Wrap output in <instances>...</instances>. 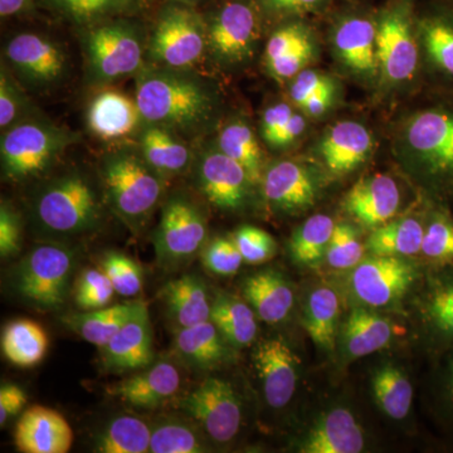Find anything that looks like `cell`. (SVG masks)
Masks as SVG:
<instances>
[{"instance_id": "1", "label": "cell", "mask_w": 453, "mask_h": 453, "mask_svg": "<svg viewBox=\"0 0 453 453\" xmlns=\"http://www.w3.org/2000/svg\"><path fill=\"white\" fill-rule=\"evenodd\" d=\"M136 104L146 124L196 139L210 129L219 109V92L193 68L151 65L136 79Z\"/></svg>"}, {"instance_id": "2", "label": "cell", "mask_w": 453, "mask_h": 453, "mask_svg": "<svg viewBox=\"0 0 453 453\" xmlns=\"http://www.w3.org/2000/svg\"><path fill=\"white\" fill-rule=\"evenodd\" d=\"M104 195L113 213L134 231L148 223L163 195L164 177L139 151L119 149L100 164Z\"/></svg>"}, {"instance_id": "3", "label": "cell", "mask_w": 453, "mask_h": 453, "mask_svg": "<svg viewBox=\"0 0 453 453\" xmlns=\"http://www.w3.org/2000/svg\"><path fill=\"white\" fill-rule=\"evenodd\" d=\"M33 219L46 234L73 237L88 234L100 225L103 210L91 183L68 173L42 188L32 205Z\"/></svg>"}, {"instance_id": "4", "label": "cell", "mask_w": 453, "mask_h": 453, "mask_svg": "<svg viewBox=\"0 0 453 453\" xmlns=\"http://www.w3.org/2000/svg\"><path fill=\"white\" fill-rule=\"evenodd\" d=\"M405 142L434 195H453V97L414 113L405 127Z\"/></svg>"}, {"instance_id": "5", "label": "cell", "mask_w": 453, "mask_h": 453, "mask_svg": "<svg viewBox=\"0 0 453 453\" xmlns=\"http://www.w3.org/2000/svg\"><path fill=\"white\" fill-rule=\"evenodd\" d=\"M81 46L89 85H106L144 68V37L138 26L127 20L109 19L85 27Z\"/></svg>"}, {"instance_id": "6", "label": "cell", "mask_w": 453, "mask_h": 453, "mask_svg": "<svg viewBox=\"0 0 453 453\" xmlns=\"http://www.w3.org/2000/svg\"><path fill=\"white\" fill-rule=\"evenodd\" d=\"M74 265L76 256L65 244H40L14 268L12 288L35 309H61L70 294Z\"/></svg>"}, {"instance_id": "7", "label": "cell", "mask_w": 453, "mask_h": 453, "mask_svg": "<svg viewBox=\"0 0 453 453\" xmlns=\"http://www.w3.org/2000/svg\"><path fill=\"white\" fill-rule=\"evenodd\" d=\"M76 140L73 133L50 122H17L3 133L0 140L3 177L11 181L37 177Z\"/></svg>"}, {"instance_id": "8", "label": "cell", "mask_w": 453, "mask_h": 453, "mask_svg": "<svg viewBox=\"0 0 453 453\" xmlns=\"http://www.w3.org/2000/svg\"><path fill=\"white\" fill-rule=\"evenodd\" d=\"M207 50V23L186 3H173L160 12L146 46L151 64L193 68Z\"/></svg>"}, {"instance_id": "9", "label": "cell", "mask_w": 453, "mask_h": 453, "mask_svg": "<svg viewBox=\"0 0 453 453\" xmlns=\"http://www.w3.org/2000/svg\"><path fill=\"white\" fill-rule=\"evenodd\" d=\"M208 226L202 211L186 196H170L154 234L157 262L164 268H178L202 251Z\"/></svg>"}, {"instance_id": "10", "label": "cell", "mask_w": 453, "mask_h": 453, "mask_svg": "<svg viewBox=\"0 0 453 453\" xmlns=\"http://www.w3.org/2000/svg\"><path fill=\"white\" fill-rule=\"evenodd\" d=\"M377 56L380 73L388 83L413 79L418 68L419 37L410 0H399L378 18Z\"/></svg>"}, {"instance_id": "11", "label": "cell", "mask_w": 453, "mask_h": 453, "mask_svg": "<svg viewBox=\"0 0 453 453\" xmlns=\"http://www.w3.org/2000/svg\"><path fill=\"white\" fill-rule=\"evenodd\" d=\"M188 414L217 443H228L240 432L242 402L229 381L210 377L179 402Z\"/></svg>"}, {"instance_id": "12", "label": "cell", "mask_w": 453, "mask_h": 453, "mask_svg": "<svg viewBox=\"0 0 453 453\" xmlns=\"http://www.w3.org/2000/svg\"><path fill=\"white\" fill-rule=\"evenodd\" d=\"M419 277L416 265L404 257L372 255L351 271L350 288L363 305L388 308L403 299Z\"/></svg>"}, {"instance_id": "13", "label": "cell", "mask_w": 453, "mask_h": 453, "mask_svg": "<svg viewBox=\"0 0 453 453\" xmlns=\"http://www.w3.org/2000/svg\"><path fill=\"white\" fill-rule=\"evenodd\" d=\"M205 23L207 50L219 64H242L251 57L258 35V19L250 3H226Z\"/></svg>"}, {"instance_id": "14", "label": "cell", "mask_w": 453, "mask_h": 453, "mask_svg": "<svg viewBox=\"0 0 453 453\" xmlns=\"http://www.w3.org/2000/svg\"><path fill=\"white\" fill-rule=\"evenodd\" d=\"M417 316L434 359L453 349V265L431 268L417 300Z\"/></svg>"}, {"instance_id": "15", "label": "cell", "mask_w": 453, "mask_h": 453, "mask_svg": "<svg viewBox=\"0 0 453 453\" xmlns=\"http://www.w3.org/2000/svg\"><path fill=\"white\" fill-rule=\"evenodd\" d=\"M196 186L202 195L220 211H238L246 205L252 179L241 164L217 149L202 154L196 164Z\"/></svg>"}, {"instance_id": "16", "label": "cell", "mask_w": 453, "mask_h": 453, "mask_svg": "<svg viewBox=\"0 0 453 453\" xmlns=\"http://www.w3.org/2000/svg\"><path fill=\"white\" fill-rule=\"evenodd\" d=\"M4 56L9 65L33 85H52L64 77V50L43 35L35 33L14 35L5 47Z\"/></svg>"}, {"instance_id": "17", "label": "cell", "mask_w": 453, "mask_h": 453, "mask_svg": "<svg viewBox=\"0 0 453 453\" xmlns=\"http://www.w3.org/2000/svg\"><path fill=\"white\" fill-rule=\"evenodd\" d=\"M253 363L265 398L275 410L290 403L299 381L300 360L281 338L264 340L253 351Z\"/></svg>"}, {"instance_id": "18", "label": "cell", "mask_w": 453, "mask_h": 453, "mask_svg": "<svg viewBox=\"0 0 453 453\" xmlns=\"http://www.w3.org/2000/svg\"><path fill=\"white\" fill-rule=\"evenodd\" d=\"M101 350L107 372L122 374L142 371L153 365V330L146 303Z\"/></svg>"}, {"instance_id": "19", "label": "cell", "mask_w": 453, "mask_h": 453, "mask_svg": "<svg viewBox=\"0 0 453 453\" xmlns=\"http://www.w3.org/2000/svg\"><path fill=\"white\" fill-rule=\"evenodd\" d=\"M262 189L268 204L285 213H300L315 204L318 184L303 164L281 160L273 164L262 178Z\"/></svg>"}, {"instance_id": "20", "label": "cell", "mask_w": 453, "mask_h": 453, "mask_svg": "<svg viewBox=\"0 0 453 453\" xmlns=\"http://www.w3.org/2000/svg\"><path fill=\"white\" fill-rule=\"evenodd\" d=\"M180 388V374L169 362H157L138 374L107 387V395L138 410L162 407Z\"/></svg>"}, {"instance_id": "21", "label": "cell", "mask_w": 453, "mask_h": 453, "mask_svg": "<svg viewBox=\"0 0 453 453\" xmlns=\"http://www.w3.org/2000/svg\"><path fill=\"white\" fill-rule=\"evenodd\" d=\"M70 423L55 410L33 405L17 423L14 443L25 453H67L73 443Z\"/></svg>"}, {"instance_id": "22", "label": "cell", "mask_w": 453, "mask_h": 453, "mask_svg": "<svg viewBox=\"0 0 453 453\" xmlns=\"http://www.w3.org/2000/svg\"><path fill=\"white\" fill-rule=\"evenodd\" d=\"M401 207V192L388 175L360 179L344 199L345 211L365 228L375 229L395 219Z\"/></svg>"}, {"instance_id": "23", "label": "cell", "mask_w": 453, "mask_h": 453, "mask_svg": "<svg viewBox=\"0 0 453 453\" xmlns=\"http://www.w3.org/2000/svg\"><path fill=\"white\" fill-rule=\"evenodd\" d=\"M365 437L356 417L344 407L334 408L319 419L303 437L300 452L359 453Z\"/></svg>"}, {"instance_id": "24", "label": "cell", "mask_w": 453, "mask_h": 453, "mask_svg": "<svg viewBox=\"0 0 453 453\" xmlns=\"http://www.w3.org/2000/svg\"><path fill=\"white\" fill-rule=\"evenodd\" d=\"M374 142L371 131L357 121L336 122L320 142L325 165L335 174L353 172L371 157Z\"/></svg>"}, {"instance_id": "25", "label": "cell", "mask_w": 453, "mask_h": 453, "mask_svg": "<svg viewBox=\"0 0 453 453\" xmlns=\"http://www.w3.org/2000/svg\"><path fill=\"white\" fill-rule=\"evenodd\" d=\"M89 130L105 140L125 138L144 120L136 101L116 89H104L92 98L88 109Z\"/></svg>"}, {"instance_id": "26", "label": "cell", "mask_w": 453, "mask_h": 453, "mask_svg": "<svg viewBox=\"0 0 453 453\" xmlns=\"http://www.w3.org/2000/svg\"><path fill=\"white\" fill-rule=\"evenodd\" d=\"M334 47L342 64L365 76L380 70L377 56V25L368 18H345L334 32Z\"/></svg>"}, {"instance_id": "27", "label": "cell", "mask_w": 453, "mask_h": 453, "mask_svg": "<svg viewBox=\"0 0 453 453\" xmlns=\"http://www.w3.org/2000/svg\"><path fill=\"white\" fill-rule=\"evenodd\" d=\"M417 31L429 65L453 88V0L421 18Z\"/></svg>"}, {"instance_id": "28", "label": "cell", "mask_w": 453, "mask_h": 453, "mask_svg": "<svg viewBox=\"0 0 453 453\" xmlns=\"http://www.w3.org/2000/svg\"><path fill=\"white\" fill-rule=\"evenodd\" d=\"M242 292L256 315L267 324L281 323L294 308L291 283L276 270L259 271L247 277Z\"/></svg>"}, {"instance_id": "29", "label": "cell", "mask_w": 453, "mask_h": 453, "mask_svg": "<svg viewBox=\"0 0 453 453\" xmlns=\"http://www.w3.org/2000/svg\"><path fill=\"white\" fill-rule=\"evenodd\" d=\"M175 350L187 365L201 371L219 368L234 357V348L211 320L179 329Z\"/></svg>"}, {"instance_id": "30", "label": "cell", "mask_w": 453, "mask_h": 453, "mask_svg": "<svg viewBox=\"0 0 453 453\" xmlns=\"http://www.w3.org/2000/svg\"><path fill=\"white\" fill-rule=\"evenodd\" d=\"M162 297L169 318L179 329L211 320V301L204 281L184 275L164 286Z\"/></svg>"}, {"instance_id": "31", "label": "cell", "mask_w": 453, "mask_h": 453, "mask_svg": "<svg viewBox=\"0 0 453 453\" xmlns=\"http://www.w3.org/2000/svg\"><path fill=\"white\" fill-rule=\"evenodd\" d=\"M395 336L392 321L365 308H357L348 316L342 330V345L348 357L371 356L388 347Z\"/></svg>"}, {"instance_id": "32", "label": "cell", "mask_w": 453, "mask_h": 453, "mask_svg": "<svg viewBox=\"0 0 453 453\" xmlns=\"http://www.w3.org/2000/svg\"><path fill=\"white\" fill-rule=\"evenodd\" d=\"M139 150L163 177L187 172L193 160L186 139L159 125L146 124L140 133Z\"/></svg>"}, {"instance_id": "33", "label": "cell", "mask_w": 453, "mask_h": 453, "mask_svg": "<svg viewBox=\"0 0 453 453\" xmlns=\"http://www.w3.org/2000/svg\"><path fill=\"white\" fill-rule=\"evenodd\" d=\"M144 303L142 300H131L92 311L68 315L65 323L68 329L79 334L86 342L104 348Z\"/></svg>"}, {"instance_id": "34", "label": "cell", "mask_w": 453, "mask_h": 453, "mask_svg": "<svg viewBox=\"0 0 453 453\" xmlns=\"http://www.w3.org/2000/svg\"><path fill=\"white\" fill-rule=\"evenodd\" d=\"M211 321L234 349L250 347L257 336L255 310L226 292L211 301Z\"/></svg>"}, {"instance_id": "35", "label": "cell", "mask_w": 453, "mask_h": 453, "mask_svg": "<svg viewBox=\"0 0 453 453\" xmlns=\"http://www.w3.org/2000/svg\"><path fill=\"white\" fill-rule=\"evenodd\" d=\"M340 316L338 294L329 286L314 288L303 305V326L316 347L332 353L336 345Z\"/></svg>"}, {"instance_id": "36", "label": "cell", "mask_w": 453, "mask_h": 453, "mask_svg": "<svg viewBox=\"0 0 453 453\" xmlns=\"http://www.w3.org/2000/svg\"><path fill=\"white\" fill-rule=\"evenodd\" d=\"M49 345L46 330L28 319L12 321L3 330V354L12 365L19 368H32L41 363Z\"/></svg>"}, {"instance_id": "37", "label": "cell", "mask_w": 453, "mask_h": 453, "mask_svg": "<svg viewBox=\"0 0 453 453\" xmlns=\"http://www.w3.org/2000/svg\"><path fill=\"white\" fill-rule=\"evenodd\" d=\"M425 222L418 219H392L372 229L365 249L371 255L410 257L421 253Z\"/></svg>"}, {"instance_id": "38", "label": "cell", "mask_w": 453, "mask_h": 453, "mask_svg": "<svg viewBox=\"0 0 453 453\" xmlns=\"http://www.w3.org/2000/svg\"><path fill=\"white\" fill-rule=\"evenodd\" d=\"M372 396L381 412L401 421L413 403V386L403 369L392 363L378 366L372 378Z\"/></svg>"}, {"instance_id": "39", "label": "cell", "mask_w": 453, "mask_h": 453, "mask_svg": "<svg viewBox=\"0 0 453 453\" xmlns=\"http://www.w3.org/2000/svg\"><path fill=\"white\" fill-rule=\"evenodd\" d=\"M151 427L135 416L122 414L113 418L95 440L100 453H145L150 449Z\"/></svg>"}, {"instance_id": "40", "label": "cell", "mask_w": 453, "mask_h": 453, "mask_svg": "<svg viewBox=\"0 0 453 453\" xmlns=\"http://www.w3.org/2000/svg\"><path fill=\"white\" fill-rule=\"evenodd\" d=\"M335 223L326 214H315L294 232L290 240V253L295 264L312 267L326 256L327 247Z\"/></svg>"}, {"instance_id": "41", "label": "cell", "mask_w": 453, "mask_h": 453, "mask_svg": "<svg viewBox=\"0 0 453 453\" xmlns=\"http://www.w3.org/2000/svg\"><path fill=\"white\" fill-rule=\"evenodd\" d=\"M219 149L226 157L241 164L253 183L261 179L264 155L255 133L247 122L234 120L225 125L219 133Z\"/></svg>"}, {"instance_id": "42", "label": "cell", "mask_w": 453, "mask_h": 453, "mask_svg": "<svg viewBox=\"0 0 453 453\" xmlns=\"http://www.w3.org/2000/svg\"><path fill=\"white\" fill-rule=\"evenodd\" d=\"M419 255L434 267L453 265V217L441 203L429 211L425 220Z\"/></svg>"}, {"instance_id": "43", "label": "cell", "mask_w": 453, "mask_h": 453, "mask_svg": "<svg viewBox=\"0 0 453 453\" xmlns=\"http://www.w3.org/2000/svg\"><path fill=\"white\" fill-rule=\"evenodd\" d=\"M43 3L83 27L112 19L136 8V0H43Z\"/></svg>"}, {"instance_id": "44", "label": "cell", "mask_w": 453, "mask_h": 453, "mask_svg": "<svg viewBox=\"0 0 453 453\" xmlns=\"http://www.w3.org/2000/svg\"><path fill=\"white\" fill-rule=\"evenodd\" d=\"M208 451L201 432L183 421L166 419L151 427V453H201Z\"/></svg>"}, {"instance_id": "45", "label": "cell", "mask_w": 453, "mask_h": 453, "mask_svg": "<svg viewBox=\"0 0 453 453\" xmlns=\"http://www.w3.org/2000/svg\"><path fill=\"white\" fill-rule=\"evenodd\" d=\"M431 395L437 418L443 427L453 431V349L434 357Z\"/></svg>"}, {"instance_id": "46", "label": "cell", "mask_w": 453, "mask_h": 453, "mask_svg": "<svg viewBox=\"0 0 453 453\" xmlns=\"http://www.w3.org/2000/svg\"><path fill=\"white\" fill-rule=\"evenodd\" d=\"M100 266L109 277L115 291L121 296H138L142 292V267L129 256L116 251L106 252L101 259Z\"/></svg>"}, {"instance_id": "47", "label": "cell", "mask_w": 453, "mask_h": 453, "mask_svg": "<svg viewBox=\"0 0 453 453\" xmlns=\"http://www.w3.org/2000/svg\"><path fill=\"white\" fill-rule=\"evenodd\" d=\"M365 257V246L360 242L357 229L349 223L335 225L327 247V264L335 270H353Z\"/></svg>"}, {"instance_id": "48", "label": "cell", "mask_w": 453, "mask_h": 453, "mask_svg": "<svg viewBox=\"0 0 453 453\" xmlns=\"http://www.w3.org/2000/svg\"><path fill=\"white\" fill-rule=\"evenodd\" d=\"M111 281L103 270L89 268L80 275L76 282L74 303L81 311L106 308L115 294Z\"/></svg>"}, {"instance_id": "49", "label": "cell", "mask_w": 453, "mask_h": 453, "mask_svg": "<svg viewBox=\"0 0 453 453\" xmlns=\"http://www.w3.org/2000/svg\"><path fill=\"white\" fill-rule=\"evenodd\" d=\"M203 265L214 275L232 276L238 273L243 257L234 238L217 237L203 247Z\"/></svg>"}, {"instance_id": "50", "label": "cell", "mask_w": 453, "mask_h": 453, "mask_svg": "<svg viewBox=\"0 0 453 453\" xmlns=\"http://www.w3.org/2000/svg\"><path fill=\"white\" fill-rule=\"evenodd\" d=\"M232 238L247 264H264L275 256V240L273 235L258 226H242L234 232Z\"/></svg>"}, {"instance_id": "51", "label": "cell", "mask_w": 453, "mask_h": 453, "mask_svg": "<svg viewBox=\"0 0 453 453\" xmlns=\"http://www.w3.org/2000/svg\"><path fill=\"white\" fill-rule=\"evenodd\" d=\"M28 100L14 81L8 65L0 70V127L4 131L23 120Z\"/></svg>"}, {"instance_id": "52", "label": "cell", "mask_w": 453, "mask_h": 453, "mask_svg": "<svg viewBox=\"0 0 453 453\" xmlns=\"http://www.w3.org/2000/svg\"><path fill=\"white\" fill-rule=\"evenodd\" d=\"M311 38L308 27L301 23L281 27L271 35L267 42L266 50H265V64L266 65L273 64L277 59L282 58L292 50Z\"/></svg>"}, {"instance_id": "53", "label": "cell", "mask_w": 453, "mask_h": 453, "mask_svg": "<svg viewBox=\"0 0 453 453\" xmlns=\"http://www.w3.org/2000/svg\"><path fill=\"white\" fill-rule=\"evenodd\" d=\"M335 95V85L330 77L314 70H303L295 77L290 89L292 101L303 107L311 98Z\"/></svg>"}, {"instance_id": "54", "label": "cell", "mask_w": 453, "mask_h": 453, "mask_svg": "<svg viewBox=\"0 0 453 453\" xmlns=\"http://www.w3.org/2000/svg\"><path fill=\"white\" fill-rule=\"evenodd\" d=\"M22 249V222L19 214L9 204L0 205V256L3 259L14 257Z\"/></svg>"}, {"instance_id": "55", "label": "cell", "mask_w": 453, "mask_h": 453, "mask_svg": "<svg viewBox=\"0 0 453 453\" xmlns=\"http://www.w3.org/2000/svg\"><path fill=\"white\" fill-rule=\"evenodd\" d=\"M314 53V42L311 38V40L306 41L305 43L300 44L299 47L292 50L282 58L268 65V71L277 80L291 79V77L299 74L301 71L305 70L306 65L311 61Z\"/></svg>"}, {"instance_id": "56", "label": "cell", "mask_w": 453, "mask_h": 453, "mask_svg": "<svg viewBox=\"0 0 453 453\" xmlns=\"http://www.w3.org/2000/svg\"><path fill=\"white\" fill-rule=\"evenodd\" d=\"M294 115V110L288 104H276L265 110L262 115L261 133L262 138L268 145L273 144V140L285 129Z\"/></svg>"}, {"instance_id": "57", "label": "cell", "mask_w": 453, "mask_h": 453, "mask_svg": "<svg viewBox=\"0 0 453 453\" xmlns=\"http://www.w3.org/2000/svg\"><path fill=\"white\" fill-rule=\"evenodd\" d=\"M25 390L16 384H4L0 388V426L5 425L18 413L22 412L27 404Z\"/></svg>"}, {"instance_id": "58", "label": "cell", "mask_w": 453, "mask_h": 453, "mask_svg": "<svg viewBox=\"0 0 453 453\" xmlns=\"http://www.w3.org/2000/svg\"><path fill=\"white\" fill-rule=\"evenodd\" d=\"M265 5L275 13H303L320 7L323 0H264Z\"/></svg>"}, {"instance_id": "59", "label": "cell", "mask_w": 453, "mask_h": 453, "mask_svg": "<svg viewBox=\"0 0 453 453\" xmlns=\"http://www.w3.org/2000/svg\"><path fill=\"white\" fill-rule=\"evenodd\" d=\"M305 127V119L300 113L295 112L290 122L286 125L285 129L276 136L270 146H273V148H286V146L291 145L292 142H296L303 135Z\"/></svg>"}, {"instance_id": "60", "label": "cell", "mask_w": 453, "mask_h": 453, "mask_svg": "<svg viewBox=\"0 0 453 453\" xmlns=\"http://www.w3.org/2000/svg\"><path fill=\"white\" fill-rule=\"evenodd\" d=\"M35 0H0V16L9 18L26 13L33 7Z\"/></svg>"}, {"instance_id": "61", "label": "cell", "mask_w": 453, "mask_h": 453, "mask_svg": "<svg viewBox=\"0 0 453 453\" xmlns=\"http://www.w3.org/2000/svg\"><path fill=\"white\" fill-rule=\"evenodd\" d=\"M333 101L334 95H324V96L314 97L301 107V110L310 116H320L323 115L324 112H326V110L333 105Z\"/></svg>"}, {"instance_id": "62", "label": "cell", "mask_w": 453, "mask_h": 453, "mask_svg": "<svg viewBox=\"0 0 453 453\" xmlns=\"http://www.w3.org/2000/svg\"><path fill=\"white\" fill-rule=\"evenodd\" d=\"M178 2L186 3V4H196V3L202 2V0H178Z\"/></svg>"}]
</instances>
